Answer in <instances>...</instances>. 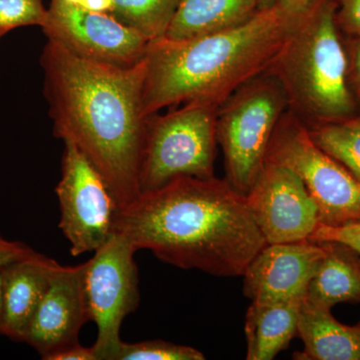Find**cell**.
<instances>
[{"label":"cell","mask_w":360,"mask_h":360,"mask_svg":"<svg viewBox=\"0 0 360 360\" xmlns=\"http://www.w3.org/2000/svg\"><path fill=\"white\" fill-rule=\"evenodd\" d=\"M40 65L54 135L96 167L118 210L129 205L141 195L148 118L141 105L143 60L131 68L104 65L47 40Z\"/></svg>","instance_id":"1"},{"label":"cell","mask_w":360,"mask_h":360,"mask_svg":"<svg viewBox=\"0 0 360 360\" xmlns=\"http://www.w3.org/2000/svg\"><path fill=\"white\" fill-rule=\"evenodd\" d=\"M115 232L135 250L214 276H243L267 245L245 194L226 179L181 177L118 210Z\"/></svg>","instance_id":"2"},{"label":"cell","mask_w":360,"mask_h":360,"mask_svg":"<svg viewBox=\"0 0 360 360\" xmlns=\"http://www.w3.org/2000/svg\"><path fill=\"white\" fill-rule=\"evenodd\" d=\"M295 18L276 4L224 32L149 42L143 59L142 113L148 117L167 106L193 101L220 105L269 70Z\"/></svg>","instance_id":"3"},{"label":"cell","mask_w":360,"mask_h":360,"mask_svg":"<svg viewBox=\"0 0 360 360\" xmlns=\"http://www.w3.org/2000/svg\"><path fill=\"white\" fill-rule=\"evenodd\" d=\"M338 8V0H312L267 70L281 82L288 110L307 127L359 115Z\"/></svg>","instance_id":"4"},{"label":"cell","mask_w":360,"mask_h":360,"mask_svg":"<svg viewBox=\"0 0 360 360\" xmlns=\"http://www.w3.org/2000/svg\"><path fill=\"white\" fill-rule=\"evenodd\" d=\"M288 110L283 86L269 71L220 104L217 139L224 151L226 180L239 193L245 195L262 172L277 123Z\"/></svg>","instance_id":"5"},{"label":"cell","mask_w":360,"mask_h":360,"mask_svg":"<svg viewBox=\"0 0 360 360\" xmlns=\"http://www.w3.org/2000/svg\"><path fill=\"white\" fill-rule=\"evenodd\" d=\"M219 106L193 101L167 115L148 116L139 172L141 194L181 177L214 176Z\"/></svg>","instance_id":"6"},{"label":"cell","mask_w":360,"mask_h":360,"mask_svg":"<svg viewBox=\"0 0 360 360\" xmlns=\"http://www.w3.org/2000/svg\"><path fill=\"white\" fill-rule=\"evenodd\" d=\"M265 163L300 177L319 207L321 224L360 221V182L314 143L307 125L290 110L277 123Z\"/></svg>","instance_id":"7"},{"label":"cell","mask_w":360,"mask_h":360,"mask_svg":"<svg viewBox=\"0 0 360 360\" xmlns=\"http://www.w3.org/2000/svg\"><path fill=\"white\" fill-rule=\"evenodd\" d=\"M134 246L122 234L112 236L94 257L82 264L85 304L89 321L96 322L94 348L98 360H115L123 341V319L139 303V271Z\"/></svg>","instance_id":"8"},{"label":"cell","mask_w":360,"mask_h":360,"mask_svg":"<svg viewBox=\"0 0 360 360\" xmlns=\"http://www.w3.org/2000/svg\"><path fill=\"white\" fill-rule=\"evenodd\" d=\"M61 177L56 191L60 206L59 229L79 257L94 252L112 236L118 206L103 176L70 141H63Z\"/></svg>","instance_id":"9"},{"label":"cell","mask_w":360,"mask_h":360,"mask_svg":"<svg viewBox=\"0 0 360 360\" xmlns=\"http://www.w3.org/2000/svg\"><path fill=\"white\" fill-rule=\"evenodd\" d=\"M41 27L47 40L71 53L118 68L141 63L149 44L110 14L89 11L65 0H51Z\"/></svg>","instance_id":"10"},{"label":"cell","mask_w":360,"mask_h":360,"mask_svg":"<svg viewBox=\"0 0 360 360\" xmlns=\"http://www.w3.org/2000/svg\"><path fill=\"white\" fill-rule=\"evenodd\" d=\"M245 198L267 245L307 240L321 222L307 187L281 165L264 163Z\"/></svg>","instance_id":"11"},{"label":"cell","mask_w":360,"mask_h":360,"mask_svg":"<svg viewBox=\"0 0 360 360\" xmlns=\"http://www.w3.org/2000/svg\"><path fill=\"white\" fill-rule=\"evenodd\" d=\"M326 252L324 243L309 239L266 245L243 274V293L251 302L304 300Z\"/></svg>","instance_id":"12"},{"label":"cell","mask_w":360,"mask_h":360,"mask_svg":"<svg viewBox=\"0 0 360 360\" xmlns=\"http://www.w3.org/2000/svg\"><path fill=\"white\" fill-rule=\"evenodd\" d=\"M87 321L82 264L63 266L58 264L25 341L45 359L79 343L80 329Z\"/></svg>","instance_id":"13"},{"label":"cell","mask_w":360,"mask_h":360,"mask_svg":"<svg viewBox=\"0 0 360 360\" xmlns=\"http://www.w3.org/2000/svg\"><path fill=\"white\" fill-rule=\"evenodd\" d=\"M56 265V260L35 252L2 267L4 307L2 335L15 341L25 340Z\"/></svg>","instance_id":"14"},{"label":"cell","mask_w":360,"mask_h":360,"mask_svg":"<svg viewBox=\"0 0 360 360\" xmlns=\"http://www.w3.org/2000/svg\"><path fill=\"white\" fill-rule=\"evenodd\" d=\"M304 300L251 302L245 319L246 359L271 360L297 335Z\"/></svg>","instance_id":"15"},{"label":"cell","mask_w":360,"mask_h":360,"mask_svg":"<svg viewBox=\"0 0 360 360\" xmlns=\"http://www.w3.org/2000/svg\"><path fill=\"white\" fill-rule=\"evenodd\" d=\"M259 11L258 0H179L163 39L186 40L243 25Z\"/></svg>","instance_id":"16"},{"label":"cell","mask_w":360,"mask_h":360,"mask_svg":"<svg viewBox=\"0 0 360 360\" xmlns=\"http://www.w3.org/2000/svg\"><path fill=\"white\" fill-rule=\"evenodd\" d=\"M297 335L304 352L302 359L360 360L359 333L354 326L336 321L331 309L303 300L298 317Z\"/></svg>","instance_id":"17"},{"label":"cell","mask_w":360,"mask_h":360,"mask_svg":"<svg viewBox=\"0 0 360 360\" xmlns=\"http://www.w3.org/2000/svg\"><path fill=\"white\" fill-rule=\"evenodd\" d=\"M326 255L307 288L305 300L331 309L343 302H360V260L354 251L335 243H322Z\"/></svg>","instance_id":"18"},{"label":"cell","mask_w":360,"mask_h":360,"mask_svg":"<svg viewBox=\"0 0 360 360\" xmlns=\"http://www.w3.org/2000/svg\"><path fill=\"white\" fill-rule=\"evenodd\" d=\"M179 0H112L110 15L148 42L165 37Z\"/></svg>","instance_id":"19"},{"label":"cell","mask_w":360,"mask_h":360,"mask_svg":"<svg viewBox=\"0 0 360 360\" xmlns=\"http://www.w3.org/2000/svg\"><path fill=\"white\" fill-rule=\"evenodd\" d=\"M307 129L314 143L360 182V113Z\"/></svg>","instance_id":"20"},{"label":"cell","mask_w":360,"mask_h":360,"mask_svg":"<svg viewBox=\"0 0 360 360\" xmlns=\"http://www.w3.org/2000/svg\"><path fill=\"white\" fill-rule=\"evenodd\" d=\"M200 350L165 340L122 342L115 360H203Z\"/></svg>","instance_id":"21"},{"label":"cell","mask_w":360,"mask_h":360,"mask_svg":"<svg viewBox=\"0 0 360 360\" xmlns=\"http://www.w3.org/2000/svg\"><path fill=\"white\" fill-rule=\"evenodd\" d=\"M46 13L42 0H0V39L21 26L44 25Z\"/></svg>","instance_id":"22"},{"label":"cell","mask_w":360,"mask_h":360,"mask_svg":"<svg viewBox=\"0 0 360 360\" xmlns=\"http://www.w3.org/2000/svg\"><path fill=\"white\" fill-rule=\"evenodd\" d=\"M309 240L340 243L354 251L360 260V221L340 225H328L319 222Z\"/></svg>","instance_id":"23"},{"label":"cell","mask_w":360,"mask_h":360,"mask_svg":"<svg viewBox=\"0 0 360 360\" xmlns=\"http://www.w3.org/2000/svg\"><path fill=\"white\" fill-rule=\"evenodd\" d=\"M338 26L347 37H360V0H338Z\"/></svg>","instance_id":"24"},{"label":"cell","mask_w":360,"mask_h":360,"mask_svg":"<svg viewBox=\"0 0 360 360\" xmlns=\"http://www.w3.org/2000/svg\"><path fill=\"white\" fill-rule=\"evenodd\" d=\"M345 46L348 56L350 85L355 96L360 101V37H347Z\"/></svg>","instance_id":"25"},{"label":"cell","mask_w":360,"mask_h":360,"mask_svg":"<svg viewBox=\"0 0 360 360\" xmlns=\"http://www.w3.org/2000/svg\"><path fill=\"white\" fill-rule=\"evenodd\" d=\"M33 253L35 251L21 243L9 240L0 243V269L30 257Z\"/></svg>","instance_id":"26"},{"label":"cell","mask_w":360,"mask_h":360,"mask_svg":"<svg viewBox=\"0 0 360 360\" xmlns=\"http://www.w3.org/2000/svg\"><path fill=\"white\" fill-rule=\"evenodd\" d=\"M45 360H98L94 347H86L77 343L65 349L54 352Z\"/></svg>","instance_id":"27"},{"label":"cell","mask_w":360,"mask_h":360,"mask_svg":"<svg viewBox=\"0 0 360 360\" xmlns=\"http://www.w3.org/2000/svg\"><path fill=\"white\" fill-rule=\"evenodd\" d=\"M311 2L312 0H279L277 4L288 15L296 18L302 13Z\"/></svg>","instance_id":"28"},{"label":"cell","mask_w":360,"mask_h":360,"mask_svg":"<svg viewBox=\"0 0 360 360\" xmlns=\"http://www.w3.org/2000/svg\"><path fill=\"white\" fill-rule=\"evenodd\" d=\"M80 7L96 13L110 14L113 2L112 0H84Z\"/></svg>","instance_id":"29"},{"label":"cell","mask_w":360,"mask_h":360,"mask_svg":"<svg viewBox=\"0 0 360 360\" xmlns=\"http://www.w3.org/2000/svg\"><path fill=\"white\" fill-rule=\"evenodd\" d=\"M4 276L0 269V335L4 333Z\"/></svg>","instance_id":"30"},{"label":"cell","mask_w":360,"mask_h":360,"mask_svg":"<svg viewBox=\"0 0 360 360\" xmlns=\"http://www.w3.org/2000/svg\"><path fill=\"white\" fill-rule=\"evenodd\" d=\"M279 0H258V6L259 11H264V9H269L278 4Z\"/></svg>","instance_id":"31"},{"label":"cell","mask_w":360,"mask_h":360,"mask_svg":"<svg viewBox=\"0 0 360 360\" xmlns=\"http://www.w3.org/2000/svg\"><path fill=\"white\" fill-rule=\"evenodd\" d=\"M66 2H70V4H75V6H82V1L84 0H65Z\"/></svg>","instance_id":"32"},{"label":"cell","mask_w":360,"mask_h":360,"mask_svg":"<svg viewBox=\"0 0 360 360\" xmlns=\"http://www.w3.org/2000/svg\"><path fill=\"white\" fill-rule=\"evenodd\" d=\"M355 328H356L357 333H359V343H360V321L359 323L355 326Z\"/></svg>","instance_id":"33"},{"label":"cell","mask_w":360,"mask_h":360,"mask_svg":"<svg viewBox=\"0 0 360 360\" xmlns=\"http://www.w3.org/2000/svg\"><path fill=\"white\" fill-rule=\"evenodd\" d=\"M4 241H6V239L0 236V243H4Z\"/></svg>","instance_id":"34"}]
</instances>
